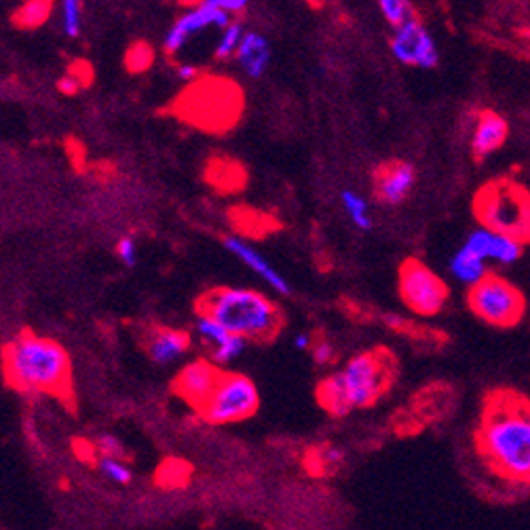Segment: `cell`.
Instances as JSON below:
<instances>
[{"mask_svg":"<svg viewBox=\"0 0 530 530\" xmlns=\"http://www.w3.org/2000/svg\"><path fill=\"white\" fill-rule=\"evenodd\" d=\"M473 450L511 499L530 497V395L514 387L484 393Z\"/></svg>","mask_w":530,"mask_h":530,"instance_id":"cell-1","label":"cell"},{"mask_svg":"<svg viewBox=\"0 0 530 530\" xmlns=\"http://www.w3.org/2000/svg\"><path fill=\"white\" fill-rule=\"evenodd\" d=\"M3 373L13 389L22 393L72 395V364L66 349L53 338L22 332L3 346Z\"/></svg>","mask_w":530,"mask_h":530,"instance_id":"cell-2","label":"cell"},{"mask_svg":"<svg viewBox=\"0 0 530 530\" xmlns=\"http://www.w3.org/2000/svg\"><path fill=\"white\" fill-rule=\"evenodd\" d=\"M398 376V362L389 351L376 349L359 353L343 370L317 387V400L334 417L373 406L389 391Z\"/></svg>","mask_w":530,"mask_h":530,"instance_id":"cell-3","label":"cell"},{"mask_svg":"<svg viewBox=\"0 0 530 530\" xmlns=\"http://www.w3.org/2000/svg\"><path fill=\"white\" fill-rule=\"evenodd\" d=\"M243 111L246 95L241 85L222 75H201L197 81L188 83V87L167 106V114L211 136H222L235 130Z\"/></svg>","mask_w":530,"mask_h":530,"instance_id":"cell-4","label":"cell"},{"mask_svg":"<svg viewBox=\"0 0 530 530\" xmlns=\"http://www.w3.org/2000/svg\"><path fill=\"white\" fill-rule=\"evenodd\" d=\"M197 313L211 317L229 332L254 343H271L283 328L282 309L256 290H207L199 296Z\"/></svg>","mask_w":530,"mask_h":530,"instance_id":"cell-5","label":"cell"},{"mask_svg":"<svg viewBox=\"0 0 530 530\" xmlns=\"http://www.w3.org/2000/svg\"><path fill=\"white\" fill-rule=\"evenodd\" d=\"M475 220L492 233L530 243V191L514 178H495L478 188L472 201Z\"/></svg>","mask_w":530,"mask_h":530,"instance_id":"cell-6","label":"cell"},{"mask_svg":"<svg viewBox=\"0 0 530 530\" xmlns=\"http://www.w3.org/2000/svg\"><path fill=\"white\" fill-rule=\"evenodd\" d=\"M465 302L480 321L499 330L520 326L528 309L524 292L497 271H486L478 283L469 285Z\"/></svg>","mask_w":530,"mask_h":530,"instance_id":"cell-7","label":"cell"},{"mask_svg":"<svg viewBox=\"0 0 530 530\" xmlns=\"http://www.w3.org/2000/svg\"><path fill=\"white\" fill-rule=\"evenodd\" d=\"M260 406L258 389L247 376L222 373L220 381L201 408V418L211 425H229L241 423L249 417H254Z\"/></svg>","mask_w":530,"mask_h":530,"instance_id":"cell-8","label":"cell"},{"mask_svg":"<svg viewBox=\"0 0 530 530\" xmlns=\"http://www.w3.org/2000/svg\"><path fill=\"white\" fill-rule=\"evenodd\" d=\"M398 290L401 302L420 317L442 313L450 296L446 282L417 258H408L400 266Z\"/></svg>","mask_w":530,"mask_h":530,"instance_id":"cell-9","label":"cell"},{"mask_svg":"<svg viewBox=\"0 0 530 530\" xmlns=\"http://www.w3.org/2000/svg\"><path fill=\"white\" fill-rule=\"evenodd\" d=\"M391 51L401 64L418 66V68H436L437 66L436 42L418 17H412L400 28H395Z\"/></svg>","mask_w":530,"mask_h":530,"instance_id":"cell-10","label":"cell"},{"mask_svg":"<svg viewBox=\"0 0 530 530\" xmlns=\"http://www.w3.org/2000/svg\"><path fill=\"white\" fill-rule=\"evenodd\" d=\"M220 376L222 370L218 368L214 362L199 359V362L188 364L180 370L178 376L174 379V391L175 395H180L193 410L201 412V408L205 406V401L214 393Z\"/></svg>","mask_w":530,"mask_h":530,"instance_id":"cell-11","label":"cell"},{"mask_svg":"<svg viewBox=\"0 0 530 530\" xmlns=\"http://www.w3.org/2000/svg\"><path fill=\"white\" fill-rule=\"evenodd\" d=\"M230 23L233 22H230L229 13H224L222 9L214 7V4H210L205 0L201 7L191 9L186 15H182L180 20L174 23L172 30H169L166 36V40H163V49H166L167 56H175V53L186 45L193 34L203 32V30L210 26L229 28Z\"/></svg>","mask_w":530,"mask_h":530,"instance_id":"cell-12","label":"cell"},{"mask_svg":"<svg viewBox=\"0 0 530 530\" xmlns=\"http://www.w3.org/2000/svg\"><path fill=\"white\" fill-rule=\"evenodd\" d=\"M414 182H417V172H414L410 163L406 161L381 163L373 174L374 199L385 205H400L401 201L408 199Z\"/></svg>","mask_w":530,"mask_h":530,"instance_id":"cell-13","label":"cell"},{"mask_svg":"<svg viewBox=\"0 0 530 530\" xmlns=\"http://www.w3.org/2000/svg\"><path fill=\"white\" fill-rule=\"evenodd\" d=\"M194 328H197L201 340H203L207 351H210V359L216 365L233 362V359H237L243 351H246L247 340L237 337V334L233 332H229L227 328L218 324V321L211 319V317L199 315L197 326Z\"/></svg>","mask_w":530,"mask_h":530,"instance_id":"cell-14","label":"cell"},{"mask_svg":"<svg viewBox=\"0 0 530 530\" xmlns=\"http://www.w3.org/2000/svg\"><path fill=\"white\" fill-rule=\"evenodd\" d=\"M203 180L220 194L241 193L247 186V169L241 161L227 155H214L207 158L203 167Z\"/></svg>","mask_w":530,"mask_h":530,"instance_id":"cell-15","label":"cell"},{"mask_svg":"<svg viewBox=\"0 0 530 530\" xmlns=\"http://www.w3.org/2000/svg\"><path fill=\"white\" fill-rule=\"evenodd\" d=\"M509 136V125L501 114L495 111H482L478 114V123H475V131L472 138V152L478 161H482L484 157L492 155V152L501 148L505 139Z\"/></svg>","mask_w":530,"mask_h":530,"instance_id":"cell-16","label":"cell"},{"mask_svg":"<svg viewBox=\"0 0 530 530\" xmlns=\"http://www.w3.org/2000/svg\"><path fill=\"white\" fill-rule=\"evenodd\" d=\"M191 346V334L174 328H152L146 338V351L155 364H172L174 359L184 355Z\"/></svg>","mask_w":530,"mask_h":530,"instance_id":"cell-17","label":"cell"},{"mask_svg":"<svg viewBox=\"0 0 530 530\" xmlns=\"http://www.w3.org/2000/svg\"><path fill=\"white\" fill-rule=\"evenodd\" d=\"M229 220L230 227L241 237H246V239H265V237L277 233L282 229V222L273 214H269V211L256 210V207L247 205L230 207Z\"/></svg>","mask_w":530,"mask_h":530,"instance_id":"cell-18","label":"cell"},{"mask_svg":"<svg viewBox=\"0 0 530 530\" xmlns=\"http://www.w3.org/2000/svg\"><path fill=\"white\" fill-rule=\"evenodd\" d=\"M222 243L230 254H235L237 258L243 262V265H247L249 269H252L254 273H258L265 282H269L273 290H277L279 294H290V285H288V282H285V277L279 275V273L269 265V260H266L262 254L256 252L249 243H246L235 235L222 237Z\"/></svg>","mask_w":530,"mask_h":530,"instance_id":"cell-19","label":"cell"},{"mask_svg":"<svg viewBox=\"0 0 530 530\" xmlns=\"http://www.w3.org/2000/svg\"><path fill=\"white\" fill-rule=\"evenodd\" d=\"M469 249H473L480 258H495L503 265H511L522 256V246L509 237L492 233L489 229H480L472 233L465 243Z\"/></svg>","mask_w":530,"mask_h":530,"instance_id":"cell-20","label":"cell"},{"mask_svg":"<svg viewBox=\"0 0 530 530\" xmlns=\"http://www.w3.org/2000/svg\"><path fill=\"white\" fill-rule=\"evenodd\" d=\"M237 62H239L241 68L249 76L256 78L265 75V70L269 68L271 62V47L265 36L256 32H247L243 36L239 51H237Z\"/></svg>","mask_w":530,"mask_h":530,"instance_id":"cell-21","label":"cell"},{"mask_svg":"<svg viewBox=\"0 0 530 530\" xmlns=\"http://www.w3.org/2000/svg\"><path fill=\"white\" fill-rule=\"evenodd\" d=\"M456 404V391L446 382L429 385L418 398V412L427 420H440L453 412Z\"/></svg>","mask_w":530,"mask_h":530,"instance_id":"cell-22","label":"cell"},{"mask_svg":"<svg viewBox=\"0 0 530 530\" xmlns=\"http://www.w3.org/2000/svg\"><path fill=\"white\" fill-rule=\"evenodd\" d=\"M385 324L391 328V330L404 334L408 338H414L418 340V343L423 345H429L434 346V349H440L448 343V337L440 330H434V328H427V326H418L414 324L410 319H404V317L400 315H385Z\"/></svg>","mask_w":530,"mask_h":530,"instance_id":"cell-23","label":"cell"},{"mask_svg":"<svg viewBox=\"0 0 530 530\" xmlns=\"http://www.w3.org/2000/svg\"><path fill=\"white\" fill-rule=\"evenodd\" d=\"M53 4H56V0H23L15 13L11 15V22L20 30L40 28L51 17Z\"/></svg>","mask_w":530,"mask_h":530,"instance_id":"cell-24","label":"cell"},{"mask_svg":"<svg viewBox=\"0 0 530 530\" xmlns=\"http://www.w3.org/2000/svg\"><path fill=\"white\" fill-rule=\"evenodd\" d=\"M482 260L484 258H480L473 249H469L465 246L454 254L453 260H450V271H453V275L459 279V282L473 285L486 275V266Z\"/></svg>","mask_w":530,"mask_h":530,"instance_id":"cell-25","label":"cell"},{"mask_svg":"<svg viewBox=\"0 0 530 530\" xmlns=\"http://www.w3.org/2000/svg\"><path fill=\"white\" fill-rule=\"evenodd\" d=\"M123 62L125 70L130 72V75H142V72L150 70L152 64H155V49L144 40L133 42V45L127 47Z\"/></svg>","mask_w":530,"mask_h":530,"instance_id":"cell-26","label":"cell"},{"mask_svg":"<svg viewBox=\"0 0 530 530\" xmlns=\"http://www.w3.org/2000/svg\"><path fill=\"white\" fill-rule=\"evenodd\" d=\"M343 205L346 210V214H349L351 222L355 224L357 229H370L373 227V218L368 214V205H365V201L359 197L357 193L353 191H345L343 193Z\"/></svg>","mask_w":530,"mask_h":530,"instance_id":"cell-27","label":"cell"},{"mask_svg":"<svg viewBox=\"0 0 530 530\" xmlns=\"http://www.w3.org/2000/svg\"><path fill=\"white\" fill-rule=\"evenodd\" d=\"M379 7L382 11V15H385V20L391 23L393 28H400L401 23L417 17L410 0H379Z\"/></svg>","mask_w":530,"mask_h":530,"instance_id":"cell-28","label":"cell"},{"mask_svg":"<svg viewBox=\"0 0 530 530\" xmlns=\"http://www.w3.org/2000/svg\"><path fill=\"white\" fill-rule=\"evenodd\" d=\"M243 36H246V34H243L241 23L239 22L230 23L229 28H224L220 40H218V45H216L214 56L218 59H229V58L237 56V51H239V47H241Z\"/></svg>","mask_w":530,"mask_h":530,"instance_id":"cell-29","label":"cell"},{"mask_svg":"<svg viewBox=\"0 0 530 530\" xmlns=\"http://www.w3.org/2000/svg\"><path fill=\"white\" fill-rule=\"evenodd\" d=\"M97 463V469L106 475L108 480H112V482L117 484H130L131 482V469L125 465V459H114V456H100V459L95 461Z\"/></svg>","mask_w":530,"mask_h":530,"instance_id":"cell-30","label":"cell"},{"mask_svg":"<svg viewBox=\"0 0 530 530\" xmlns=\"http://www.w3.org/2000/svg\"><path fill=\"white\" fill-rule=\"evenodd\" d=\"M81 0H62V22H64V32L75 39L81 34Z\"/></svg>","mask_w":530,"mask_h":530,"instance_id":"cell-31","label":"cell"},{"mask_svg":"<svg viewBox=\"0 0 530 530\" xmlns=\"http://www.w3.org/2000/svg\"><path fill=\"white\" fill-rule=\"evenodd\" d=\"M95 450L100 453V456H114V459H125L127 456L123 442H121L117 436H100L95 442Z\"/></svg>","mask_w":530,"mask_h":530,"instance_id":"cell-32","label":"cell"},{"mask_svg":"<svg viewBox=\"0 0 530 530\" xmlns=\"http://www.w3.org/2000/svg\"><path fill=\"white\" fill-rule=\"evenodd\" d=\"M184 472H186L184 463H180V461H167L166 465L161 467V472H158V484H161V486L182 484V480L186 478Z\"/></svg>","mask_w":530,"mask_h":530,"instance_id":"cell-33","label":"cell"},{"mask_svg":"<svg viewBox=\"0 0 530 530\" xmlns=\"http://www.w3.org/2000/svg\"><path fill=\"white\" fill-rule=\"evenodd\" d=\"M68 75L75 76L78 83H81V87H89L91 83H94V66L89 62H85V59H76V62H72L68 66Z\"/></svg>","mask_w":530,"mask_h":530,"instance_id":"cell-34","label":"cell"},{"mask_svg":"<svg viewBox=\"0 0 530 530\" xmlns=\"http://www.w3.org/2000/svg\"><path fill=\"white\" fill-rule=\"evenodd\" d=\"M310 349H313L315 362L321 364V365L330 364L332 359L337 357V351H334V345L328 338H315L313 340V346H310Z\"/></svg>","mask_w":530,"mask_h":530,"instance_id":"cell-35","label":"cell"},{"mask_svg":"<svg viewBox=\"0 0 530 530\" xmlns=\"http://www.w3.org/2000/svg\"><path fill=\"white\" fill-rule=\"evenodd\" d=\"M66 155H68L72 167H75L76 172H83L85 158H87V155H85V146L78 142V139L70 138L68 142H66Z\"/></svg>","mask_w":530,"mask_h":530,"instance_id":"cell-36","label":"cell"},{"mask_svg":"<svg viewBox=\"0 0 530 530\" xmlns=\"http://www.w3.org/2000/svg\"><path fill=\"white\" fill-rule=\"evenodd\" d=\"M317 463H319V465H317L319 469H324V467L334 469L343 463V453H340L338 448H332V446L321 448L319 453H317Z\"/></svg>","mask_w":530,"mask_h":530,"instance_id":"cell-37","label":"cell"},{"mask_svg":"<svg viewBox=\"0 0 530 530\" xmlns=\"http://www.w3.org/2000/svg\"><path fill=\"white\" fill-rule=\"evenodd\" d=\"M117 254H119V258L125 262V265L133 266V265H136V260H138L136 241H133L131 237H123V239H121L119 246H117Z\"/></svg>","mask_w":530,"mask_h":530,"instance_id":"cell-38","label":"cell"},{"mask_svg":"<svg viewBox=\"0 0 530 530\" xmlns=\"http://www.w3.org/2000/svg\"><path fill=\"white\" fill-rule=\"evenodd\" d=\"M210 4H214V7L222 9L224 13L229 15H241L243 11H246L249 0H207Z\"/></svg>","mask_w":530,"mask_h":530,"instance_id":"cell-39","label":"cell"},{"mask_svg":"<svg viewBox=\"0 0 530 530\" xmlns=\"http://www.w3.org/2000/svg\"><path fill=\"white\" fill-rule=\"evenodd\" d=\"M58 89L62 91L64 95H75V94H78V91H81L83 87H81V83H78L75 76H70L68 72H66V75L58 81Z\"/></svg>","mask_w":530,"mask_h":530,"instance_id":"cell-40","label":"cell"},{"mask_svg":"<svg viewBox=\"0 0 530 530\" xmlns=\"http://www.w3.org/2000/svg\"><path fill=\"white\" fill-rule=\"evenodd\" d=\"M175 72H178L180 78H184V81H188V83L197 81V78L201 76V70L193 64H180L178 68H175Z\"/></svg>","mask_w":530,"mask_h":530,"instance_id":"cell-41","label":"cell"},{"mask_svg":"<svg viewBox=\"0 0 530 530\" xmlns=\"http://www.w3.org/2000/svg\"><path fill=\"white\" fill-rule=\"evenodd\" d=\"M294 345L298 349H309V346H313V338H310L309 334H298L294 338Z\"/></svg>","mask_w":530,"mask_h":530,"instance_id":"cell-42","label":"cell"},{"mask_svg":"<svg viewBox=\"0 0 530 530\" xmlns=\"http://www.w3.org/2000/svg\"><path fill=\"white\" fill-rule=\"evenodd\" d=\"M182 7H188V9H197L201 4L205 3V0H178Z\"/></svg>","mask_w":530,"mask_h":530,"instance_id":"cell-43","label":"cell"},{"mask_svg":"<svg viewBox=\"0 0 530 530\" xmlns=\"http://www.w3.org/2000/svg\"><path fill=\"white\" fill-rule=\"evenodd\" d=\"M307 3L310 4L313 9H321L326 4V0H307Z\"/></svg>","mask_w":530,"mask_h":530,"instance_id":"cell-44","label":"cell"}]
</instances>
